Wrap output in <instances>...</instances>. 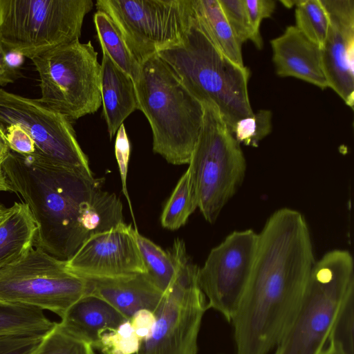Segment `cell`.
Listing matches in <instances>:
<instances>
[{"mask_svg":"<svg viewBox=\"0 0 354 354\" xmlns=\"http://www.w3.org/2000/svg\"><path fill=\"white\" fill-rule=\"evenodd\" d=\"M2 167L36 223L34 248L55 258L68 261L89 237L124 223L120 198L93 176L10 149Z\"/></svg>","mask_w":354,"mask_h":354,"instance_id":"7a4b0ae2","label":"cell"},{"mask_svg":"<svg viewBox=\"0 0 354 354\" xmlns=\"http://www.w3.org/2000/svg\"><path fill=\"white\" fill-rule=\"evenodd\" d=\"M47 333L21 332L0 335V354H34Z\"/></svg>","mask_w":354,"mask_h":354,"instance_id":"1f68e13d","label":"cell"},{"mask_svg":"<svg viewBox=\"0 0 354 354\" xmlns=\"http://www.w3.org/2000/svg\"><path fill=\"white\" fill-rule=\"evenodd\" d=\"M258 234L252 273L231 321L236 354H268L276 347L315 263L307 223L295 209L277 210Z\"/></svg>","mask_w":354,"mask_h":354,"instance_id":"6da1fadb","label":"cell"},{"mask_svg":"<svg viewBox=\"0 0 354 354\" xmlns=\"http://www.w3.org/2000/svg\"><path fill=\"white\" fill-rule=\"evenodd\" d=\"M202 129L189 167L198 208L205 219L214 223L243 183L246 161L218 110L203 104Z\"/></svg>","mask_w":354,"mask_h":354,"instance_id":"8992f818","label":"cell"},{"mask_svg":"<svg viewBox=\"0 0 354 354\" xmlns=\"http://www.w3.org/2000/svg\"><path fill=\"white\" fill-rule=\"evenodd\" d=\"M93 21L102 53L136 83L141 64L130 50L118 26L107 14L100 10L95 13Z\"/></svg>","mask_w":354,"mask_h":354,"instance_id":"603a6c76","label":"cell"},{"mask_svg":"<svg viewBox=\"0 0 354 354\" xmlns=\"http://www.w3.org/2000/svg\"><path fill=\"white\" fill-rule=\"evenodd\" d=\"M286 7L290 8L295 6L297 0L295 1H280Z\"/></svg>","mask_w":354,"mask_h":354,"instance_id":"b9f144b4","label":"cell"},{"mask_svg":"<svg viewBox=\"0 0 354 354\" xmlns=\"http://www.w3.org/2000/svg\"><path fill=\"white\" fill-rule=\"evenodd\" d=\"M354 290L342 304L332 324L327 342L339 348L344 354H354Z\"/></svg>","mask_w":354,"mask_h":354,"instance_id":"4316f807","label":"cell"},{"mask_svg":"<svg viewBox=\"0 0 354 354\" xmlns=\"http://www.w3.org/2000/svg\"><path fill=\"white\" fill-rule=\"evenodd\" d=\"M137 229L125 223L93 234L66 261L68 269L87 279H114L145 274Z\"/></svg>","mask_w":354,"mask_h":354,"instance_id":"5bb4252c","label":"cell"},{"mask_svg":"<svg viewBox=\"0 0 354 354\" xmlns=\"http://www.w3.org/2000/svg\"><path fill=\"white\" fill-rule=\"evenodd\" d=\"M85 279L88 294L104 300L127 319L142 309L154 313L164 295L146 274L114 279Z\"/></svg>","mask_w":354,"mask_h":354,"instance_id":"e0dca14e","label":"cell"},{"mask_svg":"<svg viewBox=\"0 0 354 354\" xmlns=\"http://www.w3.org/2000/svg\"><path fill=\"white\" fill-rule=\"evenodd\" d=\"M88 292L87 279L66 263L32 248L18 261L0 269V301L49 310L62 317Z\"/></svg>","mask_w":354,"mask_h":354,"instance_id":"9c48e42d","label":"cell"},{"mask_svg":"<svg viewBox=\"0 0 354 354\" xmlns=\"http://www.w3.org/2000/svg\"><path fill=\"white\" fill-rule=\"evenodd\" d=\"M354 290V264L347 250H334L313 266L299 304L274 354H320L335 316Z\"/></svg>","mask_w":354,"mask_h":354,"instance_id":"5b68a950","label":"cell"},{"mask_svg":"<svg viewBox=\"0 0 354 354\" xmlns=\"http://www.w3.org/2000/svg\"><path fill=\"white\" fill-rule=\"evenodd\" d=\"M198 268L192 262L156 310L151 337L135 354H197L198 338L207 301L198 283Z\"/></svg>","mask_w":354,"mask_h":354,"instance_id":"7c38bea8","label":"cell"},{"mask_svg":"<svg viewBox=\"0 0 354 354\" xmlns=\"http://www.w3.org/2000/svg\"><path fill=\"white\" fill-rule=\"evenodd\" d=\"M320 354H344L339 348L337 347L328 344L326 348H324Z\"/></svg>","mask_w":354,"mask_h":354,"instance_id":"f35d334b","label":"cell"},{"mask_svg":"<svg viewBox=\"0 0 354 354\" xmlns=\"http://www.w3.org/2000/svg\"><path fill=\"white\" fill-rule=\"evenodd\" d=\"M244 3L254 37L253 44L257 49L261 50L263 42L260 33L261 24L264 19L272 17L276 8V1L274 0H244Z\"/></svg>","mask_w":354,"mask_h":354,"instance_id":"d6a6232c","label":"cell"},{"mask_svg":"<svg viewBox=\"0 0 354 354\" xmlns=\"http://www.w3.org/2000/svg\"><path fill=\"white\" fill-rule=\"evenodd\" d=\"M140 344V340L127 319L115 329L104 333L96 348L102 354H135Z\"/></svg>","mask_w":354,"mask_h":354,"instance_id":"f1b7e54d","label":"cell"},{"mask_svg":"<svg viewBox=\"0 0 354 354\" xmlns=\"http://www.w3.org/2000/svg\"><path fill=\"white\" fill-rule=\"evenodd\" d=\"M9 208L6 207L0 203V221L5 217L8 212Z\"/></svg>","mask_w":354,"mask_h":354,"instance_id":"ab89813d","label":"cell"},{"mask_svg":"<svg viewBox=\"0 0 354 354\" xmlns=\"http://www.w3.org/2000/svg\"><path fill=\"white\" fill-rule=\"evenodd\" d=\"M136 239L146 275L163 294L167 292L190 261L184 242L178 239L165 251L138 230Z\"/></svg>","mask_w":354,"mask_h":354,"instance_id":"ffe728a7","label":"cell"},{"mask_svg":"<svg viewBox=\"0 0 354 354\" xmlns=\"http://www.w3.org/2000/svg\"><path fill=\"white\" fill-rule=\"evenodd\" d=\"M8 51L0 41V86H4L12 83L21 76L19 70L11 66L8 60Z\"/></svg>","mask_w":354,"mask_h":354,"instance_id":"8d00e7d4","label":"cell"},{"mask_svg":"<svg viewBox=\"0 0 354 354\" xmlns=\"http://www.w3.org/2000/svg\"><path fill=\"white\" fill-rule=\"evenodd\" d=\"M202 104L215 106L232 133L236 123L252 115L250 69L223 55L195 21L178 44L157 53Z\"/></svg>","mask_w":354,"mask_h":354,"instance_id":"3957f363","label":"cell"},{"mask_svg":"<svg viewBox=\"0 0 354 354\" xmlns=\"http://www.w3.org/2000/svg\"><path fill=\"white\" fill-rule=\"evenodd\" d=\"M139 109L153 136V151L168 162L189 164L203 122L204 108L157 54L141 64L135 83Z\"/></svg>","mask_w":354,"mask_h":354,"instance_id":"277c9868","label":"cell"},{"mask_svg":"<svg viewBox=\"0 0 354 354\" xmlns=\"http://www.w3.org/2000/svg\"><path fill=\"white\" fill-rule=\"evenodd\" d=\"M17 125L32 140L33 156L51 165L93 176L70 122L30 99L0 88V128Z\"/></svg>","mask_w":354,"mask_h":354,"instance_id":"8fae6325","label":"cell"},{"mask_svg":"<svg viewBox=\"0 0 354 354\" xmlns=\"http://www.w3.org/2000/svg\"><path fill=\"white\" fill-rule=\"evenodd\" d=\"M198 208L196 194L188 170L178 180L160 216L163 227L176 230L184 225Z\"/></svg>","mask_w":354,"mask_h":354,"instance_id":"d4e9b609","label":"cell"},{"mask_svg":"<svg viewBox=\"0 0 354 354\" xmlns=\"http://www.w3.org/2000/svg\"><path fill=\"white\" fill-rule=\"evenodd\" d=\"M142 64L161 50L180 41L189 28L192 0H98Z\"/></svg>","mask_w":354,"mask_h":354,"instance_id":"30bf717a","label":"cell"},{"mask_svg":"<svg viewBox=\"0 0 354 354\" xmlns=\"http://www.w3.org/2000/svg\"><path fill=\"white\" fill-rule=\"evenodd\" d=\"M30 59L39 74L38 100L43 104L70 122L99 109L100 64L91 41L75 40Z\"/></svg>","mask_w":354,"mask_h":354,"instance_id":"ba28073f","label":"cell"},{"mask_svg":"<svg viewBox=\"0 0 354 354\" xmlns=\"http://www.w3.org/2000/svg\"><path fill=\"white\" fill-rule=\"evenodd\" d=\"M100 93L109 138L111 140L125 119L139 109L135 82L102 53Z\"/></svg>","mask_w":354,"mask_h":354,"instance_id":"d6986e66","label":"cell"},{"mask_svg":"<svg viewBox=\"0 0 354 354\" xmlns=\"http://www.w3.org/2000/svg\"><path fill=\"white\" fill-rule=\"evenodd\" d=\"M329 26L322 47L324 73L331 88L351 109L354 104V1L320 0Z\"/></svg>","mask_w":354,"mask_h":354,"instance_id":"9a60e30c","label":"cell"},{"mask_svg":"<svg viewBox=\"0 0 354 354\" xmlns=\"http://www.w3.org/2000/svg\"><path fill=\"white\" fill-rule=\"evenodd\" d=\"M8 151L9 149H0V192L10 191L9 184L2 167L3 162Z\"/></svg>","mask_w":354,"mask_h":354,"instance_id":"74e56055","label":"cell"},{"mask_svg":"<svg viewBox=\"0 0 354 354\" xmlns=\"http://www.w3.org/2000/svg\"><path fill=\"white\" fill-rule=\"evenodd\" d=\"M9 149L17 153L31 156L35 152V145L29 136L19 127L9 125L0 128Z\"/></svg>","mask_w":354,"mask_h":354,"instance_id":"e575fe53","label":"cell"},{"mask_svg":"<svg viewBox=\"0 0 354 354\" xmlns=\"http://www.w3.org/2000/svg\"><path fill=\"white\" fill-rule=\"evenodd\" d=\"M34 354H95L93 347L55 326L44 337Z\"/></svg>","mask_w":354,"mask_h":354,"instance_id":"f546056e","label":"cell"},{"mask_svg":"<svg viewBox=\"0 0 354 354\" xmlns=\"http://www.w3.org/2000/svg\"><path fill=\"white\" fill-rule=\"evenodd\" d=\"M116 133L117 135L115 142V155L120 171L122 192L126 197L129 204L133 220L135 221L131 199L127 187V179L131 153V147L124 124L120 127Z\"/></svg>","mask_w":354,"mask_h":354,"instance_id":"836d02e7","label":"cell"},{"mask_svg":"<svg viewBox=\"0 0 354 354\" xmlns=\"http://www.w3.org/2000/svg\"><path fill=\"white\" fill-rule=\"evenodd\" d=\"M295 26L311 41L322 47L329 19L320 0H297Z\"/></svg>","mask_w":354,"mask_h":354,"instance_id":"484cf974","label":"cell"},{"mask_svg":"<svg viewBox=\"0 0 354 354\" xmlns=\"http://www.w3.org/2000/svg\"><path fill=\"white\" fill-rule=\"evenodd\" d=\"M127 319L104 300L88 294L73 304L57 325L96 348L104 333L115 329Z\"/></svg>","mask_w":354,"mask_h":354,"instance_id":"ac0fdd59","label":"cell"},{"mask_svg":"<svg viewBox=\"0 0 354 354\" xmlns=\"http://www.w3.org/2000/svg\"><path fill=\"white\" fill-rule=\"evenodd\" d=\"M56 323L50 321L40 308L0 301V335L21 332L48 333Z\"/></svg>","mask_w":354,"mask_h":354,"instance_id":"cb8c5ba5","label":"cell"},{"mask_svg":"<svg viewBox=\"0 0 354 354\" xmlns=\"http://www.w3.org/2000/svg\"><path fill=\"white\" fill-rule=\"evenodd\" d=\"M9 149V148L4 138L3 137V136L1 135V133L0 132V149Z\"/></svg>","mask_w":354,"mask_h":354,"instance_id":"60d3db41","label":"cell"},{"mask_svg":"<svg viewBox=\"0 0 354 354\" xmlns=\"http://www.w3.org/2000/svg\"><path fill=\"white\" fill-rule=\"evenodd\" d=\"M193 17L217 49L243 67L241 44L236 38L218 0H192Z\"/></svg>","mask_w":354,"mask_h":354,"instance_id":"7402d4cb","label":"cell"},{"mask_svg":"<svg viewBox=\"0 0 354 354\" xmlns=\"http://www.w3.org/2000/svg\"><path fill=\"white\" fill-rule=\"evenodd\" d=\"M236 38L242 45L254 37L247 15L244 0H218Z\"/></svg>","mask_w":354,"mask_h":354,"instance_id":"4dcf8cb0","label":"cell"},{"mask_svg":"<svg viewBox=\"0 0 354 354\" xmlns=\"http://www.w3.org/2000/svg\"><path fill=\"white\" fill-rule=\"evenodd\" d=\"M129 319L141 343L151 337L156 325V316L152 311L140 310Z\"/></svg>","mask_w":354,"mask_h":354,"instance_id":"d590c367","label":"cell"},{"mask_svg":"<svg viewBox=\"0 0 354 354\" xmlns=\"http://www.w3.org/2000/svg\"><path fill=\"white\" fill-rule=\"evenodd\" d=\"M252 230L234 231L212 249L198 270V283L207 308L219 312L228 322L234 318L248 286L258 245Z\"/></svg>","mask_w":354,"mask_h":354,"instance_id":"4fadbf2b","label":"cell"},{"mask_svg":"<svg viewBox=\"0 0 354 354\" xmlns=\"http://www.w3.org/2000/svg\"><path fill=\"white\" fill-rule=\"evenodd\" d=\"M272 119L271 111L259 110L252 115L239 120L234 126L232 134L240 144L257 147L259 142L271 133Z\"/></svg>","mask_w":354,"mask_h":354,"instance_id":"83f0119b","label":"cell"},{"mask_svg":"<svg viewBox=\"0 0 354 354\" xmlns=\"http://www.w3.org/2000/svg\"><path fill=\"white\" fill-rule=\"evenodd\" d=\"M92 0H0V41L32 57L78 40Z\"/></svg>","mask_w":354,"mask_h":354,"instance_id":"52a82bcc","label":"cell"},{"mask_svg":"<svg viewBox=\"0 0 354 354\" xmlns=\"http://www.w3.org/2000/svg\"><path fill=\"white\" fill-rule=\"evenodd\" d=\"M37 225L28 206L15 203L0 221V269L21 259L34 247Z\"/></svg>","mask_w":354,"mask_h":354,"instance_id":"44dd1931","label":"cell"},{"mask_svg":"<svg viewBox=\"0 0 354 354\" xmlns=\"http://www.w3.org/2000/svg\"><path fill=\"white\" fill-rule=\"evenodd\" d=\"M272 61L277 75L293 77L322 89L328 88L324 73L322 48L295 26H288L270 41Z\"/></svg>","mask_w":354,"mask_h":354,"instance_id":"2e32d148","label":"cell"}]
</instances>
